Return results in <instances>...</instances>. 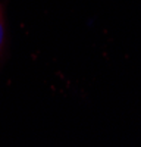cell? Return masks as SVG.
I'll return each mask as SVG.
<instances>
[{"label": "cell", "mask_w": 141, "mask_h": 147, "mask_svg": "<svg viewBox=\"0 0 141 147\" xmlns=\"http://www.w3.org/2000/svg\"><path fill=\"white\" fill-rule=\"evenodd\" d=\"M2 37H3V28H2V22H0V44H2Z\"/></svg>", "instance_id": "obj_1"}]
</instances>
